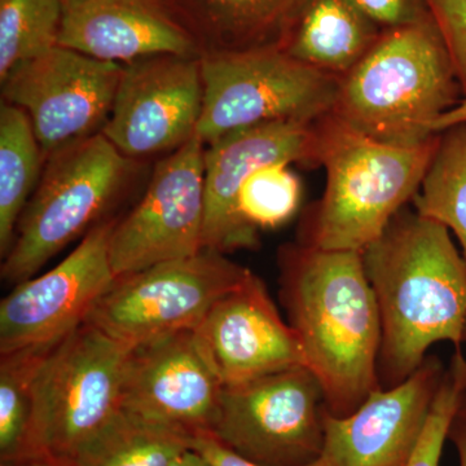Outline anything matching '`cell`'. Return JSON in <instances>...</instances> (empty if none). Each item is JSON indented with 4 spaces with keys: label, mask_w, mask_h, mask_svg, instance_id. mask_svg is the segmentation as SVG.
Segmentation results:
<instances>
[{
    "label": "cell",
    "mask_w": 466,
    "mask_h": 466,
    "mask_svg": "<svg viewBox=\"0 0 466 466\" xmlns=\"http://www.w3.org/2000/svg\"><path fill=\"white\" fill-rule=\"evenodd\" d=\"M279 267L281 300L305 367L320 383L328 412L351 415L381 389V320L361 251L297 241L281 247Z\"/></svg>",
    "instance_id": "cell-1"
},
{
    "label": "cell",
    "mask_w": 466,
    "mask_h": 466,
    "mask_svg": "<svg viewBox=\"0 0 466 466\" xmlns=\"http://www.w3.org/2000/svg\"><path fill=\"white\" fill-rule=\"evenodd\" d=\"M381 320L380 385H400L435 343H464L466 260L450 229L408 207L361 251Z\"/></svg>",
    "instance_id": "cell-2"
},
{
    "label": "cell",
    "mask_w": 466,
    "mask_h": 466,
    "mask_svg": "<svg viewBox=\"0 0 466 466\" xmlns=\"http://www.w3.org/2000/svg\"><path fill=\"white\" fill-rule=\"evenodd\" d=\"M461 87L431 18L383 30L376 45L339 81L330 115L351 130L401 148L438 135Z\"/></svg>",
    "instance_id": "cell-3"
},
{
    "label": "cell",
    "mask_w": 466,
    "mask_h": 466,
    "mask_svg": "<svg viewBox=\"0 0 466 466\" xmlns=\"http://www.w3.org/2000/svg\"><path fill=\"white\" fill-rule=\"evenodd\" d=\"M315 167L323 198L300 223L299 242L324 250L363 251L420 191L438 137L412 148L388 146L351 130L332 115L315 122Z\"/></svg>",
    "instance_id": "cell-4"
},
{
    "label": "cell",
    "mask_w": 466,
    "mask_h": 466,
    "mask_svg": "<svg viewBox=\"0 0 466 466\" xmlns=\"http://www.w3.org/2000/svg\"><path fill=\"white\" fill-rule=\"evenodd\" d=\"M142 162L126 157L103 134L46 159L38 186L18 220L0 267L2 280L34 278L66 245L99 225L127 191Z\"/></svg>",
    "instance_id": "cell-5"
},
{
    "label": "cell",
    "mask_w": 466,
    "mask_h": 466,
    "mask_svg": "<svg viewBox=\"0 0 466 466\" xmlns=\"http://www.w3.org/2000/svg\"><path fill=\"white\" fill-rule=\"evenodd\" d=\"M131 348L88 321L57 343L36 379L25 447L16 465L75 460L121 410Z\"/></svg>",
    "instance_id": "cell-6"
},
{
    "label": "cell",
    "mask_w": 466,
    "mask_h": 466,
    "mask_svg": "<svg viewBox=\"0 0 466 466\" xmlns=\"http://www.w3.org/2000/svg\"><path fill=\"white\" fill-rule=\"evenodd\" d=\"M201 67L204 106L198 137L205 146L251 126L315 124L332 112L341 81L283 48L202 54Z\"/></svg>",
    "instance_id": "cell-7"
},
{
    "label": "cell",
    "mask_w": 466,
    "mask_h": 466,
    "mask_svg": "<svg viewBox=\"0 0 466 466\" xmlns=\"http://www.w3.org/2000/svg\"><path fill=\"white\" fill-rule=\"evenodd\" d=\"M324 391L306 367L223 386L210 435L263 466H305L324 453Z\"/></svg>",
    "instance_id": "cell-8"
},
{
    "label": "cell",
    "mask_w": 466,
    "mask_h": 466,
    "mask_svg": "<svg viewBox=\"0 0 466 466\" xmlns=\"http://www.w3.org/2000/svg\"><path fill=\"white\" fill-rule=\"evenodd\" d=\"M253 274L218 251L116 278L86 321L128 346L195 330L210 309Z\"/></svg>",
    "instance_id": "cell-9"
},
{
    "label": "cell",
    "mask_w": 466,
    "mask_h": 466,
    "mask_svg": "<svg viewBox=\"0 0 466 466\" xmlns=\"http://www.w3.org/2000/svg\"><path fill=\"white\" fill-rule=\"evenodd\" d=\"M122 73V64L56 46L21 64L0 81L2 101L26 113L47 159L101 134Z\"/></svg>",
    "instance_id": "cell-10"
},
{
    "label": "cell",
    "mask_w": 466,
    "mask_h": 466,
    "mask_svg": "<svg viewBox=\"0 0 466 466\" xmlns=\"http://www.w3.org/2000/svg\"><path fill=\"white\" fill-rule=\"evenodd\" d=\"M205 149L196 135L165 156L137 207L116 220L109 242L116 278L204 250Z\"/></svg>",
    "instance_id": "cell-11"
},
{
    "label": "cell",
    "mask_w": 466,
    "mask_h": 466,
    "mask_svg": "<svg viewBox=\"0 0 466 466\" xmlns=\"http://www.w3.org/2000/svg\"><path fill=\"white\" fill-rule=\"evenodd\" d=\"M202 106L201 56L139 58L125 64L101 134L135 161L170 155L198 135Z\"/></svg>",
    "instance_id": "cell-12"
},
{
    "label": "cell",
    "mask_w": 466,
    "mask_h": 466,
    "mask_svg": "<svg viewBox=\"0 0 466 466\" xmlns=\"http://www.w3.org/2000/svg\"><path fill=\"white\" fill-rule=\"evenodd\" d=\"M116 218L86 233L50 271L15 285L0 302V354L60 341L84 324L116 280L109 242Z\"/></svg>",
    "instance_id": "cell-13"
},
{
    "label": "cell",
    "mask_w": 466,
    "mask_h": 466,
    "mask_svg": "<svg viewBox=\"0 0 466 466\" xmlns=\"http://www.w3.org/2000/svg\"><path fill=\"white\" fill-rule=\"evenodd\" d=\"M315 124L271 122L233 131L205 149L204 250L257 249L259 233L238 210L245 177L263 165L315 167Z\"/></svg>",
    "instance_id": "cell-14"
},
{
    "label": "cell",
    "mask_w": 466,
    "mask_h": 466,
    "mask_svg": "<svg viewBox=\"0 0 466 466\" xmlns=\"http://www.w3.org/2000/svg\"><path fill=\"white\" fill-rule=\"evenodd\" d=\"M222 389L193 330H183L131 348L122 410L198 437L213 429Z\"/></svg>",
    "instance_id": "cell-15"
},
{
    "label": "cell",
    "mask_w": 466,
    "mask_h": 466,
    "mask_svg": "<svg viewBox=\"0 0 466 466\" xmlns=\"http://www.w3.org/2000/svg\"><path fill=\"white\" fill-rule=\"evenodd\" d=\"M193 333L223 386L305 367L296 330L254 272L218 300Z\"/></svg>",
    "instance_id": "cell-16"
},
{
    "label": "cell",
    "mask_w": 466,
    "mask_h": 466,
    "mask_svg": "<svg viewBox=\"0 0 466 466\" xmlns=\"http://www.w3.org/2000/svg\"><path fill=\"white\" fill-rule=\"evenodd\" d=\"M444 364L426 357L400 385L379 389L355 412L324 419L323 458L333 466H407L424 433Z\"/></svg>",
    "instance_id": "cell-17"
},
{
    "label": "cell",
    "mask_w": 466,
    "mask_h": 466,
    "mask_svg": "<svg viewBox=\"0 0 466 466\" xmlns=\"http://www.w3.org/2000/svg\"><path fill=\"white\" fill-rule=\"evenodd\" d=\"M58 46L109 63L157 55L201 56L168 0H63Z\"/></svg>",
    "instance_id": "cell-18"
},
{
    "label": "cell",
    "mask_w": 466,
    "mask_h": 466,
    "mask_svg": "<svg viewBox=\"0 0 466 466\" xmlns=\"http://www.w3.org/2000/svg\"><path fill=\"white\" fill-rule=\"evenodd\" d=\"M200 46L211 52L284 48L309 0H168Z\"/></svg>",
    "instance_id": "cell-19"
},
{
    "label": "cell",
    "mask_w": 466,
    "mask_h": 466,
    "mask_svg": "<svg viewBox=\"0 0 466 466\" xmlns=\"http://www.w3.org/2000/svg\"><path fill=\"white\" fill-rule=\"evenodd\" d=\"M382 32L355 0H309L283 50L306 66L342 78Z\"/></svg>",
    "instance_id": "cell-20"
},
{
    "label": "cell",
    "mask_w": 466,
    "mask_h": 466,
    "mask_svg": "<svg viewBox=\"0 0 466 466\" xmlns=\"http://www.w3.org/2000/svg\"><path fill=\"white\" fill-rule=\"evenodd\" d=\"M46 158L23 109L0 106V256L11 250L18 220L45 168Z\"/></svg>",
    "instance_id": "cell-21"
},
{
    "label": "cell",
    "mask_w": 466,
    "mask_h": 466,
    "mask_svg": "<svg viewBox=\"0 0 466 466\" xmlns=\"http://www.w3.org/2000/svg\"><path fill=\"white\" fill-rule=\"evenodd\" d=\"M193 435L122 410L73 460L75 466H170Z\"/></svg>",
    "instance_id": "cell-22"
},
{
    "label": "cell",
    "mask_w": 466,
    "mask_h": 466,
    "mask_svg": "<svg viewBox=\"0 0 466 466\" xmlns=\"http://www.w3.org/2000/svg\"><path fill=\"white\" fill-rule=\"evenodd\" d=\"M412 202L420 216L453 232L466 260V121L441 131Z\"/></svg>",
    "instance_id": "cell-23"
},
{
    "label": "cell",
    "mask_w": 466,
    "mask_h": 466,
    "mask_svg": "<svg viewBox=\"0 0 466 466\" xmlns=\"http://www.w3.org/2000/svg\"><path fill=\"white\" fill-rule=\"evenodd\" d=\"M61 341V339H60ZM0 354V456L18 464L25 447L34 389L46 359L57 343Z\"/></svg>",
    "instance_id": "cell-24"
},
{
    "label": "cell",
    "mask_w": 466,
    "mask_h": 466,
    "mask_svg": "<svg viewBox=\"0 0 466 466\" xmlns=\"http://www.w3.org/2000/svg\"><path fill=\"white\" fill-rule=\"evenodd\" d=\"M63 0H0V81L58 46Z\"/></svg>",
    "instance_id": "cell-25"
},
{
    "label": "cell",
    "mask_w": 466,
    "mask_h": 466,
    "mask_svg": "<svg viewBox=\"0 0 466 466\" xmlns=\"http://www.w3.org/2000/svg\"><path fill=\"white\" fill-rule=\"evenodd\" d=\"M285 162L251 171L238 191V210L254 229H275L296 216L302 200L299 177Z\"/></svg>",
    "instance_id": "cell-26"
},
{
    "label": "cell",
    "mask_w": 466,
    "mask_h": 466,
    "mask_svg": "<svg viewBox=\"0 0 466 466\" xmlns=\"http://www.w3.org/2000/svg\"><path fill=\"white\" fill-rule=\"evenodd\" d=\"M466 397V358L456 349L435 394L424 433L407 466H440L451 421Z\"/></svg>",
    "instance_id": "cell-27"
},
{
    "label": "cell",
    "mask_w": 466,
    "mask_h": 466,
    "mask_svg": "<svg viewBox=\"0 0 466 466\" xmlns=\"http://www.w3.org/2000/svg\"><path fill=\"white\" fill-rule=\"evenodd\" d=\"M466 97V0H425Z\"/></svg>",
    "instance_id": "cell-28"
},
{
    "label": "cell",
    "mask_w": 466,
    "mask_h": 466,
    "mask_svg": "<svg viewBox=\"0 0 466 466\" xmlns=\"http://www.w3.org/2000/svg\"><path fill=\"white\" fill-rule=\"evenodd\" d=\"M355 3L383 30L413 25L431 18L425 0H355Z\"/></svg>",
    "instance_id": "cell-29"
},
{
    "label": "cell",
    "mask_w": 466,
    "mask_h": 466,
    "mask_svg": "<svg viewBox=\"0 0 466 466\" xmlns=\"http://www.w3.org/2000/svg\"><path fill=\"white\" fill-rule=\"evenodd\" d=\"M193 449L201 452L210 461L213 466H263L254 464V462L248 461V460L240 458V456L233 453L232 451L227 450L219 441L214 440L210 434H202L195 438ZM305 466H333L321 456L320 459L315 462Z\"/></svg>",
    "instance_id": "cell-30"
},
{
    "label": "cell",
    "mask_w": 466,
    "mask_h": 466,
    "mask_svg": "<svg viewBox=\"0 0 466 466\" xmlns=\"http://www.w3.org/2000/svg\"><path fill=\"white\" fill-rule=\"evenodd\" d=\"M449 440L458 451L460 466H466V397L451 421Z\"/></svg>",
    "instance_id": "cell-31"
},
{
    "label": "cell",
    "mask_w": 466,
    "mask_h": 466,
    "mask_svg": "<svg viewBox=\"0 0 466 466\" xmlns=\"http://www.w3.org/2000/svg\"><path fill=\"white\" fill-rule=\"evenodd\" d=\"M170 466H213L210 461L201 452L196 449L184 451L182 455L171 462Z\"/></svg>",
    "instance_id": "cell-32"
},
{
    "label": "cell",
    "mask_w": 466,
    "mask_h": 466,
    "mask_svg": "<svg viewBox=\"0 0 466 466\" xmlns=\"http://www.w3.org/2000/svg\"><path fill=\"white\" fill-rule=\"evenodd\" d=\"M18 466H75L72 462L61 461V460L54 459H36L27 461L25 464Z\"/></svg>",
    "instance_id": "cell-33"
},
{
    "label": "cell",
    "mask_w": 466,
    "mask_h": 466,
    "mask_svg": "<svg viewBox=\"0 0 466 466\" xmlns=\"http://www.w3.org/2000/svg\"><path fill=\"white\" fill-rule=\"evenodd\" d=\"M459 116L460 118L464 119L466 121V97L464 101H461L459 106Z\"/></svg>",
    "instance_id": "cell-34"
},
{
    "label": "cell",
    "mask_w": 466,
    "mask_h": 466,
    "mask_svg": "<svg viewBox=\"0 0 466 466\" xmlns=\"http://www.w3.org/2000/svg\"><path fill=\"white\" fill-rule=\"evenodd\" d=\"M0 466H18V465L9 464V462H2V465H0Z\"/></svg>",
    "instance_id": "cell-35"
},
{
    "label": "cell",
    "mask_w": 466,
    "mask_h": 466,
    "mask_svg": "<svg viewBox=\"0 0 466 466\" xmlns=\"http://www.w3.org/2000/svg\"><path fill=\"white\" fill-rule=\"evenodd\" d=\"M462 341L466 342V321H465V328H464V337H462Z\"/></svg>",
    "instance_id": "cell-36"
}]
</instances>
